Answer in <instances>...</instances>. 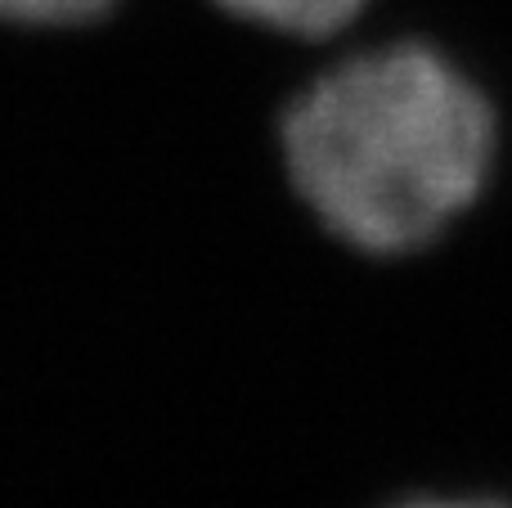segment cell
Returning <instances> with one entry per match:
<instances>
[{
  "instance_id": "1",
  "label": "cell",
  "mask_w": 512,
  "mask_h": 508,
  "mask_svg": "<svg viewBox=\"0 0 512 508\" xmlns=\"http://www.w3.org/2000/svg\"><path fill=\"white\" fill-rule=\"evenodd\" d=\"M283 149L333 234L414 252L481 194L495 113L432 45H391L319 77L283 117Z\"/></svg>"
},
{
  "instance_id": "4",
  "label": "cell",
  "mask_w": 512,
  "mask_h": 508,
  "mask_svg": "<svg viewBox=\"0 0 512 508\" xmlns=\"http://www.w3.org/2000/svg\"><path fill=\"white\" fill-rule=\"evenodd\" d=\"M396 508H508L504 500H405Z\"/></svg>"
},
{
  "instance_id": "3",
  "label": "cell",
  "mask_w": 512,
  "mask_h": 508,
  "mask_svg": "<svg viewBox=\"0 0 512 508\" xmlns=\"http://www.w3.org/2000/svg\"><path fill=\"white\" fill-rule=\"evenodd\" d=\"M113 0H0V18H18V23H81L95 18Z\"/></svg>"
},
{
  "instance_id": "2",
  "label": "cell",
  "mask_w": 512,
  "mask_h": 508,
  "mask_svg": "<svg viewBox=\"0 0 512 508\" xmlns=\"http://www.w3.org/2000/svg\"><path fill=\"white\" fill-rule=\"evenodd\" d=\"M230 14L292 36H328L360 14L364 0H221Z\"/></svg>"
}]
</instances>
